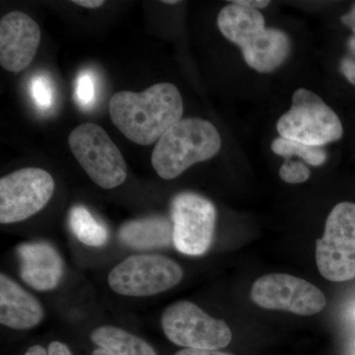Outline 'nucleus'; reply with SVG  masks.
Here are the masks:
<instances>
[{
	"instance_id": "obj_25",
	"label": "nucleus",
	"mask_w": 355,
	"mask_h": 355,
	"mask_svg": "<svg viewBox=\"0 0 355 355\" xmlns=\"http://www.w3.org/2000/svg\"><path fill=\"white\" fill-rule=\"evenodd\" d=\"M230 2L231 3L238 4V6L247 7V8L254 9V10L266 8L270 4V1H266V0H233Z\"/></svg>"
},
{
	"instance_id": "obj_15",
	"label": "nucleus",
	"mask_w": 355,
	"mask_h": 355,
	"mask_svg": "<svg viewBox=\"0 0 355 355\" xmlns=\"http://www.w3.org/2000/svg\"><path fill=\"white\" fill-rule=\"evenodd\" d=\"M119 237L123 244L133 249L169 247L173 244V223L162 216L135 219L121 226Z\"/></svg>"
},
{
	"instance_id": "obj_18",
	"label": "nucleus",
	"mask_w": 355,
	"mask_h": 355,
	"mask_svg": "<svg viewBox=\"0 0 355 355\" xmlns=\"http://www.w3.org/2000/svg\"><path fill=\"white\" fill-rule=\"evenodd\" d=\"M69 222L78 241L86 246L101 247L108 241V229L83 205H76L70 209Z\"/></svg>"
},
{
	"instance_id": "obj_8",
	"label": "nucleus",
	"mask_w": 355,
	"mask_h": 355,
	"mask_svg": "<svg viewBox=\"0 0 355 355\" xmlns=\"http://www.w3.org/2000/svg\"><path fill=\"white\" fill-rule=\"evenodd\" d=\"M55 191L50 173L24 168L0 179V223L24 221L48 205Z\"/></svg>"
},
{
	"instance_id": "obj_20",
	"label": "nucleus",
	"mask_w": 355,
	"mask_h": 355,
	"mask_svg": "<svg viewBox=\"0 0 355 355\" xmlns=\"http://www.w3.org/2000/svg\"><path fill=\"white\" fill-rule=\"evenodd\" d=\"M30 92L35 105L42 111L51 109L55 100L53 84L44 74H37L30 83Z\"/></svg>"
},
{
	"instance_id": "obj_29",
	"label": "nucleus",
	"mask_w": 355,
	"mask_h": 355,
	"mask_svg": "<svg viewBox=\"0 0 355 355\" xmlns=\"http://www.w3.org/2000/svg\"><path fill=\"white\" fill-rule=\"evenodd\" d=\"M91 355H111V354H108V352H105L104 349H95L94 352H93L92 354H91Z\"/></svg>"
},
{
	"instance_id": "obj_27",
	"label": "nucleus",
	"mask_w": 355,
	"mask_h": 355,
	"mask_svg": "<svg viewBox=\"0 0 355 355\" xmlns=\"http://www.w3.org/2000/svg\"><path fill=\"white\" fill-rule=\"evenodd\" d=\"M340 20H342L343 24L350 28L352 31L355 34V3L354 4V6L352 7V9H350L349 12L342 16Z\"/></svg>"
},
{
	"instance_id": "obj_6",
	"label": "nucleus",
	"mask_w": 355,
	"mask_h": 355,
	"mask_svg": "<svg viewBox=\"0 0 355 355\" xmlns=\"http://www.w3.org/2000/svg\"><path fill=\"white\" fill-rule=\"evenodd\" d=\"M316 261L322 277L330 282L355 277V203H338L324 224L323 237L316 243Z\"/></svg>"
},
{
	"instance_id": "obj_10",
	"label": "nucleus",
	"mask_w": 355,
	"mask_h": 355,
	"mask_svg": "<svg viewBox=\"0 0 355 355\" xmlns=\"http://www.w3.org/2000/svg\"><path fill=\"white\" fill-rule=\"evenodd\" d=\"M251 299L263 309L287 311L300 316L316 315L327 305L321 289L286 273H270L257 279Z\"/></svg>"
},
{
	"instance_id": "obj_22",
	"label": "nucleus",
	"mask_w": 355,
	"mask_h": 355,
	"mask_svg": "<svg viewBox=\"0 0 355 355\" xmlns=\"http://www.w3.org/2000/svg\"><path fill=\"white\" fill-rule=\"evenodd\" d=\"M310 176V169L305 163L291 159H286L279 169V177L287 184L305 183Z\"/></svg>"
},
{
	"instance_id": "obj_26",
	"label": "nucleus",
	"mask_w": 355,
	"mask_h": 355,
	"mask_svg": "<svg viewBox=\"0 0 355 355\" xmlns=\"http://www.w3.org/2000/svg\"><path fill=\"white\" fill-rule=\"evenodd\" d=\"M174 355H232L227 352H219V350H205L195 349H184L178 352Z\"/></svg>"
},
{
	"instance_id": "obj_2",
	"label": "nucleus",
	"mask_w": 355,
	"mask_h": 355,
	"mask_svg": "<svg viewBox=\"0 0 355 355\" xmlns=\"http://www.w3.org/2000/svg\"><path fill=\"white\" fill-rule=\"evenodd\" d=\"M221 137L209 121L187 118L172 125L154 147L151 162L159 177L173 180L191 166L219 153Z\"/></svg>"
},
{
	"instance_id": "obj_1",
	"label": "nucleus",
	"mask_w": 355,
	"mask_h": 355,
	"mask_svg": "<svg viewBox=\"0 0 355 355\" xmlns=\"http://www.w3.org/2000/svg\"><path fill=\"white\" fill-rule=\"evenodd\" d=\"M183 113V98L172 83L155 84L140 93L121 91L112 96L109 102L114 125L139 146L158 141L182 120Z\"/></svg>"
},
{
	"instance_id": "obj_12",
	"label": "nucleus",
	"mask_w": 355,
	"mask_h": 355,
	"mask_svg": "<svg viewBox=\"0 0 355 355\" xmlns=\"http://www.w3.org/2000/svg\"><path fill=\"white\" fill-rule=\"evenodd\" d=\"M20 277L37 291L57 288L64 275V263L60 253L46 242L23 243L17 249Z\"/></svg>"
},
{
	"instance_id": "obj_11",
	"label": "nucleus",
	"mask_w": 355,
	"mask_h": 355,
	"mask_svg": "<svg viewBox=\"0 0 355 355\" xmlns=\"http://www.w3.org/2000/svg\"><path fill=\"white\" fill-rule=\"evenodd\" d=\"M40 42L36 21L20 11L7 13L0 21V64L7 71H22L34 60Z\"/></svg>"
},
{
	"instance_id": "obj_5",
	"label": "nucleus",
	"mask_w": 355,
	"mask_h": 355,
	"mask_svg": "<svg viewBox=\"0 0 355 355\" xmlns=\"http://www.w3.org/2000/svg\"><path fill=\"white\" fill-rule=\"evenodd\" d=\"M69 144L84 171L100 188L111 190L127 179L123 154L100 125L93 123L78 125L70 132Z\"/></svg>"
},
{
	"instance_id": "obj_3",
	"label": "nucleus",
	"mask_w": 355,
	"mask_h": 355,
	"mask_svg": "<svg viewBox=\"0 0 355 355\" xmlns=\"http://www.w3.org/2000/svg\"><path fill=\"white\" fill-rule=\"evenodd\" d=\"M280 137L311 146L323 147L342 139V121L312 91L299 88L292 95L291 109L277 123Z\"/></svg>"
},
{
	"instance_id": "obj_21",
	"label": "nucleus",
	"mask_w": 355,
	"mask_h": 355,
	"mask_svg": "<svg viewBox=\"0 0 355 355\" xmlns=\"http://www.w3.org/2000/svg\"><path fill=\"white\" fill-rule=\"evenodd\" d=\"M96 89L94 77L90 72L84 71L76 78L74 96L77 103L83 108H89L95 101Z\"/></svg>"
},
{
	"instance_id": "obj_9",
	"label": "nucleus",
	"mask_w": 355,
	"mask_h": 355,
	"mask_svg": "<svg viewBox=\"0 0 355 355\" xmlns=\"http://www.w3.org/2000/svg\"><path fill=\"white\" fill-rule=\"evenodd\" d=\"M173 245L180 253L202 256L214 239L216 209L207 198L196 193H181L171 203Z\"/></svg>"
},
{
	"instance_id": "obj_17",
	"label": "nucleus",
	"mask_w": 355,
	"mask_h": 355,
	"mask_svg": "<svg viewBox=\"0 0 355 355\" xmlns=\"http://www.w3.org/2000/svg\"><path fill=\"white\" fill-rule=\"evenodd\" d=\"M90 338L98 349L111 355H157L153 347L139 336L110 324L96 328Z\"/></svg>"
},
{
	"instance_id": "obj_16",
	"label": "nucleus",
	"mask_w": 355,
	"mask_h": 355,
	"mask_svg": "<svg viewBox=\"0 0 355 355\" xmlns=\"http://www.w3.org/2000/svg\"><path fill=\"white\" fill-rule=\"evenodd\" d=\"M217 26L224 38L238 46L248 37L266 28L265 18L260 11L234 3L221 9L217 17Z\"/></svg>"
},
{
	"instance_id": "obj_28",
	"label": "nucleus",
	"mask_w": 355,
	"mask_h": 355,
	"mask_svg": "<svg viewBox=\"0 0 355 355\" xmlns=\"http://www.w3.org/2000/svg\"><path fill=\"white\" fill-rule=\"evenodd\" d=\"M73 3L76 6L86 7V8H98V7H101L105 1L103 0H76Z\"/></svg>"
},
{
	"instance_id": "obj_23",
	"label": "nucleus",
	"mask_w": 355,
	"mask_h": 355,
	"mask_svg": "<svg viewBox=\"0 0 355 355\" xmlns=\"http://www.w3.org/2000/svg\"><path fill=\"white\" fill-rule=\"evenodd\" d=\"M24 355H73L70 352L69 347L64 343L58 342L51 343L48 349L42 345H36L30 347Z\"/></svg>"
},
{
	"instance_id": "obj_4",
	"label": "nucleus",
	"mask_w": 355,
	"mask_h": 355,
	"mask_svg": "<svg viewBox=\"0 0 355 355\" xmlns=\"http://www.w3.org/2000/svg\"><path fill=\"white\" fill-rule=\"evenodd\" d=\"M183 277L181 266L168 257L132 254L112 268L108 284L119 295L149 297L176 286Z\"/></svg>"
},
{
	"instance_id": "obj_14",
	"label": "nucleus",
	"mask_w": 355,
	"mask_h": 355,
	"mask_svg": "<svg viewBox=\"0 0 355 355\" xmlns=\"http://www.w3.org/2000/svg\"><path fill=\"white\" fill-rule=\"evenodd\" d=\"M288 36L275 28L254 33L240 46L245 62L261 73H268L284 64L291 53Z\"/></svg>"
},
{
	"instance_id": "obj_13",
	"label": "nucleus",
	"mask_w": 355,
	"mask_h": 355,
	"mask_svg": "<svg viewBox=\"0 0 355 355\" xmlns=\"http://www.w3.org/2000/svg\"><path fill=\"white\" fill-rule=\"evenodd\" d=\"M41 302L6 273L0 275V323L13 330H30L42 323Z\"/></svg>"
},
{
	"instance_id": "obj_24",
	"label": "nucleus",
	"mask_w": 355,
	"mask_h": 355,
	"mask_svg": "<svg viewBox=\"0 0 355 355\" xmlns=\"http://www.w3.org/2000/svg\"><path fill=\"white\" fill-rule=\"evenodd\" d=\"M340 69L345 78L355 85V60L349 58H343L340 62Z\"/></svg>"
},
{
	"instance_id": "obj_7",
	"label": "nucleus",
	"mask_w": 355,
	"mask_h": 355,
	"mask_svg": "<svg viewBox=\"0 0 355 355\" xmlns=\"http://www.w3.org/2000/svg\"><path fill=\"white\" fill-rule=\"evenodd\" d=\"M161 327L170 342L184 349L218 350L232 340V331L225 322L209 316L190 301L168 306Z\"/></svg>"
},
{
	"instance_id": "obj_19",
	"label": "nucleus",
	"mask_w": 355,
	"mask_h": 355,
	"mask_svg": "<svg viewBox=\"0 0 355 355\" xmlns=\"http://www.w3.org/2000/svg\"><path fill=\"white\" fill-rule=\"evenodd\" d=\"M272 150L273 153L286 159L298 156L307 164L312 166L323 165L327 160V153L323 147L307 146L296 140L286 139L284 137L273 140Z\"/></svg>"
},
{
	"instance_id": "obj_30",
	"label": "nucleus",
	"mask_w": 355,
	"mask_h": 355,
	"mask_svg": "<svg viewBox=\"0 0 355 355\" xmlns=\"http://www.w3.org/2000/svg\"><path fill=\"white\" fill-rule=\"evenodd\" d=\"M162 3L175 6V4H179L180 1H178V0H164V1H162Z\"/></svg>"
}]
</instances>
